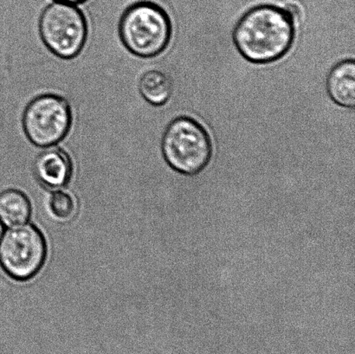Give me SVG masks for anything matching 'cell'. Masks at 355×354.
I'll return each mask as SVG.
<instances>
[{"label":"cell","mask_w":355,"mask_h":354,"mask_svg":"<svg viewBox=\"0 0 355 354\" xmlns=\"http://www.w3.org/2000/svg\"><path fill=\"white\" fill-rule=\"evenodd\" d=\"M47 252L46 240L35 225H17L3 232L0 267L10 278L26 282L43 268Z\"/></svg>","instance_id":"8992f818"},{"label":"cell","mask_w":355,"mask_h":354,"mask_svg":"<svg viewBox=\"0 0 355 354\" xmlns=\"http://www.w3.org/2000/svg\"><path fill=\"white\" fill-rule=\"evenodd\" d=\"M47 211L52 220L59 224H69L78 213V202L72 194L55 190L49 196Z\"/></svg>","instance_id":"8fae6325"},{"label":"cell","mask_w":355,"mask_h":354,"mask_svg":"<svg viewBox=\"0 0 355 354\" xmlns=\"http://www.w3.org/2000/svg\"><path fill=\"white\" fill-rule=\"evenodd\" d=\"M55 1L71 3V5H76V3H83L88 1V0H55Z\"/></svg>","instance_id":"4fadbf2b"},{"label":"cell","mask_w":355,"mask_h":354,"mask_svg":"<svg viewBox=\"0 0 355 354\" xmlns=\"http://www.w3.org/2000/svg\"><path fill=\"white\" fill-rule=\"evenodd\" d=\"M326 89L329 98L344 109L355 106V62L347 58L337 62L330 69L326 79Z\"/></svg>","instance_id":"ba28073f"},{"label":"cell","mask_w":355,"mask_h":354,"mask_svg":"<svg viewBox=\"0 0 355 354\" xmlns=\"http://www.w3.org/2000/svg\"><path fill=\"white\" fill-rule=\"evenodd\" d=\"M121 44L141 58H154L164 53L171 43V17L158 3L139 0L121 14L118 26Z\"/></svg>","instance_id":"7a4b0ae2"},{"label":"cell","mask_w":355,"mask_h":354,"mask_svg":"<svg viewBox=\"0 0 355 354\" xmlns=\"http://www.w3.org/2000/svg\"><path fill=\"white\" fill-rule=\"evenodd\" d=\"M162 152L173 171L196 176L210 164L214 144L203 124L193 117L182 116L166 127L162 139Z\"/></svg>","instance_id":"3957f363"},{"label":"cell","mask_w":355,"mask_h":354,"mask_svg":"<svg viewBox=\"0 0 355 354\" xmlns=\"http://www.w3.org/2000/svg\"><path fill=\"white\" fill-rule=\"evenodd\" d=\"M33 169L35 178L45 188L59 190L71 182L74 166L67 151L61 148L51 147L38 154Z\"/></svg>","instance_id":"52a82bcc"},{"label":"cell","mask_w":355,"mask_h":354,"mask_svg":"<svg viewBox=\"0 0 355 354\" xmlns=\"http://www.w3.org/2000/svg\"><path fill=\"white\" fill-rule=\"evenodd\" d=\"M3 232H5V225H3L2 222L0 221V241H1Z\"/></svg>","instance_id":"5bb4252c"},{"label":"cell","mask_w":355,"mask_h":354,"mask_svg":"<svg viewBox=\"0 0 355 354\" xmlns=\"http://www.w3.org/2000/svg\"><path fill=\"white\" fill-rule=\"evenodd\" d=\"M73 124L71 104L57 94H44L27 104L22 116L26 138L37 148H51L68 136Z\"/></svg>","instance_id":"5b68a950"},{"label":"cell","mask_w":355,"mask_h":354,"mask_svg":"<svg viewBox=\"0 0 355 354\" xmlns=\"http://www.w3.org/2000/svg\"><path fill=\"white\" fill-rule=\"evenodd\" d=\"M295 23L286 7L260 3L240 17L233 28V44L250 64H274L293 48L297 37Z\"/></svg>","instance_id":"6da1fadb"},{"label":"cell","mask_w":355,"mask_h":354,"mask_svg":"<svg viewBox=\"0 0 355 354\" xmlns=\"http://www.w3.org/2000/svg\"><path fill=\"white\" fill-rule=\"evenodd\" d=\"M139 91L150 105L164 106L173 94V79L161 69H150L144 73L139 80Z\"/></svg>","instance_id":"9c48e42d"},{"label":"cell","mask_w":355,"mask_h":354,"mask_svg":"<svg viewBox=\"0 0 355 354\" xmlns=\"http://www.w3.org/2000/svg\"><path fill=\"white\" fill-rule=\"evenodd\" d=\"M288 9V12H291V15L293 16L295 21H299L301 19L302 12L301 8L297 5H295L294 3H288L287 6H285Z\"/></svg>","instance_id":"7c38bea8"},{"label":"cell","mask_w":355,"mask_h":354,"mask_svg":"<svg viewBox=\"0 0 355 354\" xmlns=\"http://www.w3.org/2000/svg\"><path fill=\"white\" fill-rule=\"evenodd\" d=\"M31 214L30 200L21 191L8 189L0 193V221L3 225L14 227L26 224Z\"/></svg>","instance_id":"30bf717a"},{"label":"cell","mask_w":355,"mask_h":354,"mask_svg":"<svg viewBox=\"0 0 355 354\" xmlns=\"http://www.w3.org/2000/svg\"><path fill=\"white\" fill-rule=\"evenodd\" d=\"M38 29L42 41L55 57L71 60L85 48L89 26L85 13L71 3L55 1L42 12Z\"/></svg>","instance_id":"277c9868"}]
</instances>
